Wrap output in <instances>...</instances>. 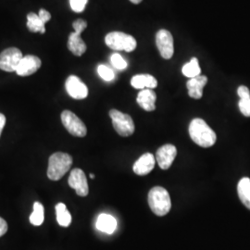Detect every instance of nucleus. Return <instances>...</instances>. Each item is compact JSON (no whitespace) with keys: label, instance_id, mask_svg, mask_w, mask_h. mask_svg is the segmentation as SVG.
I'll return each mask as SVG.
<instances>
[{"label":"nucleus","instance_id":"f257e3e1","mask_svg":"<svg viewBox=\"0 0 250 250\" xmlns=\"http://www.w3.org/2000/svg\"><path fill=\"white\" fill-rule=\"evenodd\" d=\"M189 134L193 142L201 147L212 146L217 141L214 131L202 119H194L189 125Z\"/></svg>","mask_w":250,"mask_h":250},{"label":"nucleus","instance_id":"f03ea898","mask_svg":"<svg viewBox=\"0 0 250 250\" xmlns=\"http://www.w3.org/2000/svg\"><path fill=\"white\" fill-rule=\"evenodd\" d=\"M72 158L67 153L57 152L50 156L48 161L47 177L52 181H59L71 169Z\"/></svg>","mask_w":250,"mask_h":250},{"label":"nucleus","instance_id":"7ed1b4c3","mask_svg":"<svg viewBox=\"0 0 250 250\" xmlns=\"http://www.w3.org/2000/svg\"><path fill=\"white\" fill-rule=\"evenodd\" d=\"M148 205L154 214L165 216L169 213L171 208L170 195L165 188L155 187L148 193Z\"/></svg>","mask_w":250,"mask_h":250},{"label":"nucleus","instance_id":"20e7f679","mask_svg":"<svg viewBox=\"0 0 250 250\" xmlns=\"http://www.w3.org/2000/svg\"><path fill=\"white\" fill-rule=\"evenodd\" d=\"M106 45L112 50L132 52L137 46V42L134 36L123 32H111L105 37Z\"/></svg>","mask_w":250,"mask_h":250},{"label":"nucleus","instance_id":"39448f33","mask_svg":"<svg viewBox=\"0 0 250 250\" xmlns=\"http://www.w3.org/2000/svg\"><path fill=\"white\" fill-rule=\"evenodd\" d=\"M72 27L74 29V32L70 34V36H69L68 48L70 49V51L73 55L80 57L82 55L85 53L86 48H87L84 41L81 37L82 33L87 27V22L83 19H78L72 23Z\"/></svg>","mask_w":250,"mask_h":250},{"label":"nucleus","instance_id":"423d86ee","mask_svg":"<svg viewBox=\"0 0 250 250\" xmlns=\"http://www.w3.org/2000/svg\"><path fill=\"white\" fill-rule=\"evenodd\" d=\"M109 117L111 118L112 125L118 134L127 137L134 134L135 126L130 115L123 113L117 109H111L109 111Z\"/></svg>","mask_w":250,"mask_h":250},{"label":"nucleus","instance_id":"0eeeda50","mask_svg":"<svg viewBox=\"0 0 250 250\" xmlns=\"http://www.w3.org/2000/svg\"><path fill=\"white\" fill-rule=\"evenodd\" d=\"M62 122L67 131L73 136L84 137L87 134L86 126L83 121L70 110L62 111Z\"/></svg>","mask_w":250,"mask_h":250},{"label":"nucleus","instance_id":"6e6552de","mask_svg":"<svg viewBox=\"0 0 250 250\" xmlns=\"http://www.w3.org/2000/svg\"><path fill=\"white\" fill-rule=\"evenodd\" d=\"M23 56L17 47H9L0 54V69L4 72H16Z\"/></svg>","mask_w":250,"mask_h":250},{"label":"nucleus","instance_id":"1a4fd4ad","mask_svg":"<svg viewBox=\"0 0 250 250\" xmlns=\"http://www.w3.org/2000/svg\"><path fill=\"white\" fill-rule=\"evenodd\" d=\"M156 45L164 60H170L174 54L173 37L166 29H161L156 35Z\"/></svg>","mask_w":250,"mask_h":250},{"label":"nucleus","instance_id":"9d476101","mask_svg":"<svg viewBox=\"0 0 250 250\" xmlns=\"http://www.w3.org/2000/svg\"><path fill=\"white\" fill-rule=\"evenodd\" d=\"M69 186L76 191V194L80 197H86L89 193L87 179L84 172L81 169H74L71 171L68 180Z\"/></svg>","mask_w":250,"mask_h":250},{"label":"nucleus","instance_id":"9b49d317","mask_svg":"<svg viewBox=\"0 0 250 250\" xmlns=\"http://www.w3.org/2000/svg\"><path fill=\"white\" fill-rule=\"evenodd\" d=\"M67 93L74 99H84L88 96V88L79 77L71 75L65 83Z\"/></svg>","mask_w":250,"mask_h":250},{"label":"nucleus","instance_id":"f8f14e48","mask_svg":"<svg viewBox=\"0 0 250 250\" xmlns=\"http://www.w3.org/2000/svg\"><path fill=\"white\" fill-rule=\"evenodd\" d=\"M177 155V149L173 145L167 144L161 146L156 153V161L162 170H168Z\"/></svg>","mask_w":250,"mask_h":250},{"label":"nucleus","instance_id":"ddd939ff","mask_svg":"<svg viewBox=\"0 0 250 250\" xmlns=\"http://www.w3.org/2000/svg\"><path fill=\"white\" fill-rule=\"evenodd\" d=\"M41 64V60L38 57L34 55H27L21 61L16 73L19 76L32 75L40 69Z\"/></svg>","mask_w":250,"mask_h":250},{"label":"nucleus","instance_id":"4468645a","mask_svg":"<svg viewBox=\"0 0 250 250\" xmlns=\"http://www.w3.org/2000/svg\"><path fill=\"white\" fill-rule=\"evenodd\" d=\"M156 164V159L151 153H146L142 155L133 166L134 173L140 176L148 174L151 171Z\"/></svg>","mask_w":250,"mask_h":250},{"label":"nucleus","instance_id":"2eb2a0df","mask_svg":"<svg viewBox=\"0 0 250 250\" xmlns=\"http://www.w3.org/2000/svg\"><path fill=\"white\" fill-rule=\"evenodd\" d=\"M208 83V78L204 75H198L195 78H191L187 83L188 95L194 99H200L203 96V88Z\"/></svg>","mask_w":250,"mask_h":250},{"label":"nucleus","instance_id":"dca6fc26","mask_svg":"<svg viewBox=\"0 0 250 250\" xmlns=\"http://www.w3.org/2000/svg\"><path fill=\"white\" fill-rule=\"evenodd\" d=\"M156 93L152 89L141 90L138 95L136 101L138 105L145 109L146 111H153L156 108Z\"/></svg>","mask_w":250,"mask_h":250},{"label":"nucleus","instance_id":"f3484780","mask_svg":"<svg viewBox=\"0 0 250 250\" xmlns=\"http://www.w3.org/2000/svg\"><path fill=\"white\" fill-rule=\"evenodd\" d=\"M131 84L135 89H153L158 86V81L150 74H137L132 78Z\"/></svg>","mask_w":250,"mask_h":250},{"label":"nucleus","instance_id":"a211bd4d","mask_svg":"<svg viewBox=\"0 0 250 250\" xmlns=\"http://www.w3.org/2000/svg\"><path fill=\"white\" fill-rule=\"evenodd\" d=\"M97 229L100 232H106L107 234H111L115 232L117 228L116 219L111 215L102 213L99 216L97 220Z\"/></svg>","mask_w":250,"mask_h":250},{"label":"nucleus","instance_id":"6ab92c4d","mask_svg":"<svg viewBox=\"0 0 250 250\" xmlns=\"http://www.w3.org/2000/svg\"><path fill=\"white\" fill-rule=\"evenodd\" d=\"M237 193L242 203L250 209V178H242L237 185Z\"/></svg>","mask_w":250,"mask_h":250},{"label":"nucleus","instance_id":"aec40b11","mask_svg":"<svg viewBox=\"0 0 250 250\" xmlns=\"http://www.w3.org/2000/svg\"><path fill=\"white\" fill-rule=\"evenodd\" d=\"M45 23L42 21V20L39 18L38 14L31 12L27 15V28L32 33H40L45 34Z\"/></svg>","mask_w":250,"mask_h":250},{"label":"nucleus","instance_id":"412c9836","mask_svg":"<svg viewBox=\"0 0 250 250\" xmlns=\"http://www.w3.org/2000/svg\"><path fill=\"white\" fill-rule=\"evenodd\" d=\"M57 221L62 227H68L72 223V215L67 209V207L63 203H59L56 206Z\"/></svg>","mask_w":250,"mask_h":250},{"label":"nucleus","instance_id":"4be33fe9","mask_svg":"<svg viewBox=\"0 0 250 250\" xmlns=\"http://www.w3.org/2000/svg\"><path fill=\"white\" fill-rule=\"evenodd\" d=\"M182 72L186 77H188L190 79L200 75L201 69L199 67V63L197 58H192L189 62L185 64L182 69Z\"/></svg>","mask_w":250,"mask_h":250},{"label":"nucleus","instance_id":"5701e85b","mask_svg":"<svg viewBox=\"0 0 250 250\" xmlns=\"http://www.w3.org/2000/svg\"><path fill=\"white\" fill-rule=\"evenodd\" d=\"M44 215H45L44 206L42 205L40 202H36L34 204V211L30 216L31 224L35 226H40L44 223V220H45Z\"/></svg>","mask_w":250,"mask_h":250},{"label":"nucleus","instance_id":"b1692460","mask_svg":"<svg viewBox=\"0 0 250 250\" xmlns=\"http://www.w3.org/2000/svg\"><path fill=\"white\" fill-rule=\"evenodd\" d=\"M98 73H99V76L106 82H110V81L114 80L115 78V74L114 72L108 68L106 65H103V64H100L98 67Z\"/></svg>","mask_w":250,"mask_h":250},{"label":"nucleus","instance_id":"393cba45","mask_svg":"<svg viewBox=\"0 0 250 250\" xmlns=\"http://www.w3.org/2000/svg\"><path fill=\"white\" fill-rule=\"evenodd\" d=\"M111 64L118 70H125L127 68V62L125 59L119 53H114L110 57Z\"/></svg>","mask_w":250,"mask_h":250},{"label":"nucleus","instance_id":"a878e982","mask_svg":"<svg viewBox=\"0 0 250 250\" xmlns=\"http://www.w3.org/2000/svg\"><path fill=\"white\" fill-rule=\"evenodd\" d=\"M88 3V0H70L71 8L74 12L81 13L83 12Z\"/></svg>","mask_w":250,"mask_h":250},{"label":"nucleus","instance_id":"bb28decb","mask_svg":"<svg viewBox=\"0 0 250 250\" xmlns=\"http://www.w3.org/2000/svg\"><path fill=\"white\" fill-rule=\"evenodd\" d=\"M238 107L244 116L250 117V98L240 99L238 102Z\"/></svg>","mask_w":250,"mask_h":250},{"label":"nucleus","instance_id":"cd10ccee","mask_svg":"<svg viewBox=\"0 0 250 250\" xmlns=\"http://www.w3.org/2000/svg\"><path fill=\"white\" fill-rule=\"evenodd\" d=\"M237 95L239 96L240 99H250V89H249L247 86H245V85H241V86H239V87H238V89H237Z\"/></svg>","mask_w":250,"mask_h":250},{"label":"nucleus","instance_id":"c85d7f7f","mask_svg":"<svg viewBox=\"0 0 250 250\" xmlns=\"http://www.w3.org/2000/svg\"><path fill=\"white\" fill-rule=\"evenodd\" d=\"M38 16H39V18L42 20V21H43L44 23H46V22L49 21L50 19H51V14H50L47 10H45V9H41L39 10Z\"/></svg>","mask_w":250,"mask_h":250},{"label":"nucleus","instance_id":"c756f323","mask_svg":"<svg viewBox=\"0 0 250 250\" xmlns=\"http://www.w3.org/2000/svg\"><path fill=\"white\" fill-rule=\"evenodd\" d=\"M8 231V224L7 222L0 217V236L4 235Z\"/></svg>","mask_w":250,"mask_h":250},{"label":"nucleus","instance_id":"7c9ffc66","mask_svg":"<svg viewBox=\"0 0 250 250\" xmlns=\"http://www.w3.org/2000/svg\"><path fill=\"white\" fill-rule=\"evenodd\" d=\"M6 125V117L4 114L0 113V136H1V133L3 131V128Z\"/></svg>","mask_w":250,"mask_h":250},{"label":"nucleus","instance_id":"2f4dec72","mask_svg":"<svg viewBox=\"0 0 250 250\" xmlns=\"http://www.w3.org/2000/svg\"><path fill=\"white\" fill-rule=\"evenodd\" d=\"M132 3H134V4H139V3H141L142 2V0H130Z\"/></svg>","mask_w":250,"mask_h":250},{"label":"nucleus","instance_id":"473e14b6","mask_svg":"<svg viewBox=\"0 0 250 250\" xmlns=\"http://www.w3.org/2000/svg\"><path fill=\"white\" fill-rule=\"evenodd\" d=\"M90 177L92 179H94L95 178V175H94V174H90Z\"/></svg>","mask_w":250,"mask_h":250}]
</instances>
